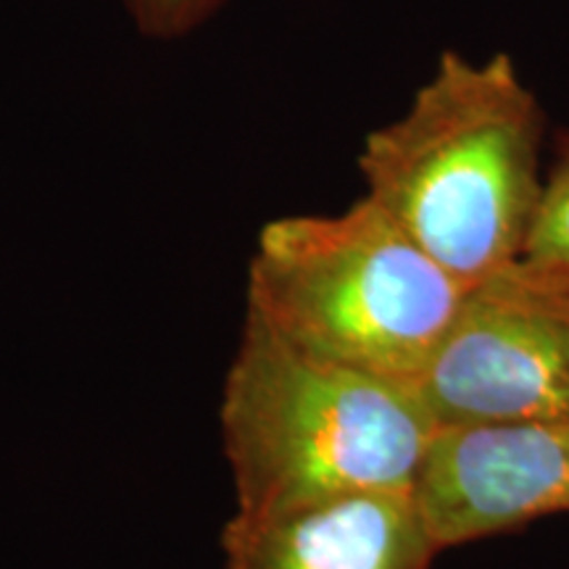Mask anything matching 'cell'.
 <instances>
[{
    "mask_svg": "<svg viewBox=\"0 0 569 569\" xmlns=\"http://www.w3.org/2000/svg\"><path fill=\"white\" fill-rule=\"evenodd\" d=\"M540 146L543 111L515 61L448 51L409 109L365 140L359 172L367 198L472 288L522 259Z\"/></svg>",
    "mask_w": 569,
    "mask_h": 569,
    "instance_id": "obj_1",
    "label": "cell"
},
{
    "mask_svg": "<svg viewBox=\"0 0 569 569\" xmlns=\"http://www.w3.org/2000/svg\"><path fill=\"white\" fill-rule=\"evenodd\" d=\"M219 422L238 515L417 490L438 432L415 386L306 353L251 315Z\"/></svg>",
    "mask_w": 569,
    "mask_h": 569,
    "instance_id": "obj_2",
    "label": "cell"
},
{
    "mask_svg": "<svg viewBox=\"0 0 569 569\" xmlns=\"http://www.w3.org/2000/svg\"><path fill=\"white\" fill-rule=\"evenodd\" d=\"M465 293L367 196L269 222L248 272V315L290 346L415 388Z\"/></svg>",
    "mask_w": 569,
    "mask_h": 569,
    "instance_id": "obj_3",
    "label": "cell"
},
{
    "mask_svg": "<svg viewBox=\"0 0 569 569\" xmlns=\"http://www.w3.org/2000/svg\"><path fill=\"white\" fill-rule=\"evenodd\" d=\"M438 430L569 415V272L519 259L467 288L417 380Z\"/></svg>",
    "mask_w": 569,
    "mask_h": 569,
    "instance_id": "obj_4",
    "label": "cell"
},
{
    "mask_svg": "<svg viewBox=\"0 0 569 569\" xmlns=\"http://www.w3.org/2000/svg\"><path fill=\"white\" fill-rule=\"evenodd\" d=\"M415 493L440 551L569 511V415L438 430Z\"/></svg>",
    "mask_w": 569,
    "mask_h": 569,
    "instance_id": "obj_5",
    "label": "cell"
},
{
    "mask_svg": "<svg viewBox=\"0 0 569 569\" xmlns=\"http://www.w3.org/2000/svg\"><path fill=\"white\" fill-rule=\"evenodd\" d=\"M224 569H430L438 540L415 490H369L238 515L222 532Z\"/></svg>",
    "mask_w": 569,
    "mask_h": 569,
    "instance_id": "obj_6",
    "label": "cell"
},
{
    "mask_svg": "<svg viewBox=\"0 0 569 569\" xmlns=\"http://www.w3.org/2000/svg\"><path fill=\"white\" fill-rule=\"evenodd\" d=\"M522 259L569 272V132L557 140V159L540 188Z\"/></svg>",
    "mask_w": 569,
    "mask_h": 569,
    "instance_id": "obj_7",
    "label": "cell"
},
{
    "mask_svg": "<svg viewBox=\"0 0 569 569\" xmlns=\"http://www.w3.org/2000/svg\"><path fill=\"white\" fill-rule=\"evenodd\" d=\"M224 0H124L142 34L153 40H177L203 24Z\"/></svg>",
    "mask_w": 569,
    "mask_h": 569,
    "instance_id": "obj_8",
    "label": "cell"
}]
</instances>
